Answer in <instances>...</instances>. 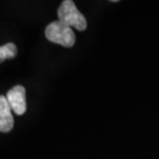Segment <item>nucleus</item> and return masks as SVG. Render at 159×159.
<instances>
[{
	"instance_id": "1",
	"label": "nucleus",
	"mask_w": 159,
	"mask_h": 159,
	"mask_svg": "<svg viewBox=\"0 0 159 159\" xmlns=\"http://www.w3.org/2000/svg\"><path fill=\"white\" fill-rule=\"evenodd\" d=\"M57 17L60 22L69 27H74L79 31H83L87 27L85 17L79 12L72 0H65L61 3L57 9Z\"/></svg>"
},
{
	"instance_id": "2",
	"label": "nucleus",
	"mask_w": 159,
	"mask_h": 159,
	"mask_svg": "<svg viewBox=\"0 0 159 159\" xmlns=\"http://www.w3.org/2000/svg\"><path fill=\"white\" fill-rule=\"evenodd\" d=\"M45 36L49 42L66 47V48L73 47L76 40L72 28L60 21L52 22L46 27Z\"/></svg>"
},
{
	"instance_id": "3",
	"label": "nucleus",
	"mask_w": 159,
	"mask_h": 159,
	"mask_svg": "<svg viewBox=\"0 0 159 159\" xmlns=\"http://www.w3.org/2000/svg\"><path fill=\"white\" fill-rule=\"evenodd\" d=\"M9 106H11L12 112L16 115H24L27 110L26 102V90L21 85H16L11 88L6 94Z\"/></svg>"
},
{
	"instance_id": "4",
	"label": "nucleus",
	"mask_w": 159,
	"mask_h": 159,
	"mask_svg": "<svg viewBox=\"0 0 159 159\" xmlns=\"http://www.w3.org/2000/svg\"><path fill=\"white\" fill-rule=\"evenodd\" d=\"M11 107L9 106L6 96L0 95V131L8 132L13 128V117Z\"/></svg>"
},
{
	"instance_id": "5",
	"label": "nucleus",
	"mask_w": 159,
	"mask_h": 159,
	"mask_svg": "<svg viewBox=\"0 0 159 159\" xmlns=\"http://www.w3.org/2000/svg\"><path fill=\"white\" fill-rule=\"evenodd\" d=\"M18 49L15 43L9 42L6 45L0 47V63L3 62L6 59H12L16 56Z\"/></svg>"
}]
</instances>
